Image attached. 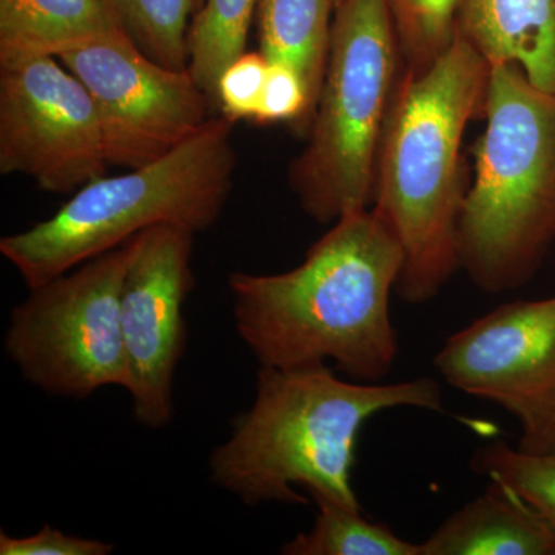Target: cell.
Wrapping results in <instances>:
<instances>
[{"label":"cell","mask_w":555,"mask_h":555,"mask_svg":"<svg viewBox=\"0 0 555 555\" xmlns=\"http://www.w3.org/2000/svg\"><path fill=\"white\" fill-rule=\"evenodd\" d=\"M138 236L38 287L11 312L5 352L22 377L51 396L129 392L120 292Z\"/></svg>","instance_id":"7"},{"label":"cell","mask_w":555,"mask_h":555,"mask_svg":"<svg viewBox=\"0 0 555 555\" xmlns=\"http://www.w3.org/2000/svg\"><path fill=\"white\" fill-rule=\"evenodd\" d=\"M393 408L444 412L436 379L393 385L338 378L334 367L258 369L257 393L210 455V480L246 505H308L324 496L361 509L353 491L358 434Z\"/></svg>","instance_id":"2"},{"label":"cell","mask_w":555,"mask_h":555,"mask_svg":"<svg viewBox=\"0 0 555 555\" xmlns=\"http://www.w3.org/2000/svg\"><path fill=\"white\" fill-rule=\"evenodd\" d=\"M89 90L109 166H147L195 137L217 105L189 68L164 67L124 31L57 57Z\"/></svg>","instance_id":"8"},{"label":"cell","mask_w":555,"mask_h":555,"mask_svg":"<svg viewBox=\"0 0 555 555\" xmlns=\"http://www.w3.org/2000/svg\"><path fill=\"white\" fill-rule=\"evenodd\" d=\"M270 62L261 51L236 57L218 83V108L233 122L255 119L264 90Z\"/></svg>","instance_id":"21"},{"label":"cell","mask_w":555,"mask_h":555,"mask_svg":"<svg viewBox=\"0 0 555 555\" xmlns=\"http://www.w3.org/2000/svg\"><path fill=\"white\" fill-rule=\"evenodd\" d=\"M310 119L308 90L294 68L270 64L255 120L259 124Z\"/></svg>","instance_id":"22"},{"label":"cell","mask_w":555,"mask_h":555,"mask_svg":"<svg viewBox=\"0 0 555 555\" xmlns=\"http://www.w3.org/2000/svg\"><path fill=\"white\" fill-rule=\"evenodd\" d=\"M235 169L233 120L214 116L169 155L94 179L53 217L3 236L0 254L33 288L156 225L206 232L228 204Z\"/></svg>","instance_id":"5"},{"label":"cell","mask_w":555,"mask_h":555,"mask_svg":"<svg viewBox=\"0 0 555 555\" xmlns=\"http://www.w3.org/2000/svg\"><path fill=\"white\" fill-rule=\"evenodd\" d=\"M120 30L164 67L189 65L188 35L193 0H102Z\"/></svg>","instance_id":"18"},{"label":"cell","mask_w":555,"mask_h":555,"mask_svg":"<svg viewBox=\"0 0 555 555\" xmlns=\"http://www.w3.org/2000/svg\"><path fill=\"white\" fill-rule=\"evenodd\" d=\"M409 72H423L454 43L462 0H385Z\"/></svg>","instance_id":"20"},{"label":"cell","mask_w":555,"mask_h":555,"mask_svg":"<svg viewBox=\"0 0 555 555\" xmlns=\"http://www.w3.org/2000/svg\"><path fill=\"white\" fill-rule=\"evenodd\" d=\"M403 251L374 210L347 214L298 268L276 275L233 272L236 332L261 367L335 364L347 378H385L398 356L390 294Z\"/></svg>","instance_id":"1"},{"label":"cell","mask_w":555,"mask_h":555,"mask_svg":"<svg viewBox=\"0 0 555 555\" xmlns=\"http://www.w3.org/2000/svg\"><path fill=\"white\" fill-rule=\"evenodd\" d=\"M118 31L102 0H0V67L57 60Z\"/></svg>","instance_id":"14"},{"label":"cell","mask_w":555,"mask_h":555,"mask_svg":"<svg viewBox=\"0 0 555 555\" xmlns=\"http://www.w3.org/2000/svg\"><path fill=\"white\" fill-rule=\"evenodd\" d=\"M448 385L505 409L521 429L555 398V297L499 306L434 360Z\"/></svg>","instance_id":"11"},{"label":"cell","mask_w":555,"mask_h":555,"mask_svg":"<svg viewBox=\"0 0 555 555\" xmlns=\"http://www.w3.org/2000/svg\"><path fill=\"white\" fill-rule=\"evenodd\" d=\"M203 3H204V0H193V14L196 13V11H198L201 9V7H203Z\"/></svg>","instance_id":"25"},{"label":"cell","mask_w":555,"mask_h":555,"mask_svg":"<svg viewBox=\"0 0 555 555\" xmlns=\"http://www.w3.org/2000/svg\"><path fill=\"white\" fill-rule=\"evenodd\" d=\"M400 54L385 0H343L335 9L310 139L291 169L292 190L318 222L338 221L374 201Z\"/></svg>","instance_id":"6"},{"label":"cell","mask_w":555,"mask_h":555,"mask_svg":"<svg viewBox=\"0 0 555 555\" xmlns=\"http://www.w3.org/2000/svg\"><path fill=\"white\" fill-rule=\"evenodd\" d=\"M258 0H204L188 35L189 72L218 108V83L224 69L246 53Z\"/></svg>","instance_id":"16"},{"label":"cell","mask_w":555,"mask_h":555,"mask_svg":"<svg viewBox=\"0 0 555 555\" xmlns=\"http://www.w3.org/2000/svg\"><path fill=\"white\" fill-rule=\"evenodd\" d=\"M332 2H334L335 9H337V7L339 5V3L343 2V0H332Z\"/></svg>","instance_id":"26"},{"label":"cell","mask_w":555,"mask_h":555,"mask_svg":"<svg viewBox=\"0 0 555 555\" xmlns=\"http://www.w3.org/2000/svg\"><path fill=\"white\" fill-rule=\"evenodd\" d=\"M115 545L96 539L65 534L51 525L36 534L14 537L0 532V554L2 555H108Z\"/></svg>","instance_id":"23"},{"label":"cell","mask_w":555,"mask_h":555,"mask_svg":"<svg viewBox=\"0 0 555 555\" xmlns=\"http://www.w3.org/2000/svg\"><path fill=\"white\" fill-rule=\"evenodd\" d=\"M420 547L422 555H555V537L516 492L489 481Z\"/></svg>","instance_id":"13"},{"label":"cell","mask_w":555,"mask_h":555,"mask_svg":"<svg viewBox=\"0 0 555 555\" xmlns=\"http://www.w3.org/2000/svg\"><path fill=\"white\" fill-rule=\"evenodd\" d=\"M489 65L456 35L423 72L401 76L387 116L372 210L403 251L398 297L425 305L460 264L459 222L465 189L462 142L485 109Z\"/></svg>","instance_id":"3"},{"label":"cell","mask_w":555,"mask_h":555,"mask_svg":"<svg viewBox=\"0 0 555 555\" xmlns=\"http://www.w3.org/2000/svg\"><path fill=\"white\" fill-rule=\"evenodd\" d=\"M459 35L489 68L516 65L555 94V0H462Z\"/></svg>","instance_id":"12"},{"label":"cell","mask_w":555,"mask_h":555,"mask_svg":"<svg viewBox=\"0 0 555 555\" xmlns=\"http://www.w3.org/2000/svg\"><path fill=\"white\" fill-rule=\"evenodd\" d=\"M518 449L534 454H554L555 452V398L542 415L531 425L521 429Z\"/></svg>","instance_id":"24"},{"label":"cell","mask_w":555,"mask_h":555,"mask_svg":"<svg viewBox=\"0 0 555 555\" xmlns=\"http://www.w3.org/2000/svg\"><path fill=\"white\" fill-rule=\"evenodd\" d=\"M470 466L478 476L506 486L543 518L555 537V452L534 454L492 441L477 449Z\"/></svg>","instance_id":"19"},{"label":"cell","mask_w":555,"mask_h":555,"mask_svg":"<svg viewBox=\"0 0 555 555\" xmlns=\"http://www.w3.org/2000/svg\"><path fill=\"white\" fill-rule=\"evenodd\" d=\"M196 233L156 225L138 235L120 292V327L129 360V396L139 425L163 429L173 420V379L184 356V305L195 287Z\"/></svg>","instance_id":"10"},{"label":"cell","mask_w":555,"mask_h":555,"mask_svg":"<svg viewBox=\"0 0 555 555\" xmlns=\"http://www.w3.org/2000/svg\"><path fill=\"white\" fill-rule=\"evenodd\" d=\"M108 166L93 98L60 60L0 67V173L67 195L105 177Z\"/></svg>","instance_id":"9"},{"label":"cell","mask_w":555,"mask_h":555,"mask_svg":"<svg viewBox=\"0 0 555 555\" xmlns=\"http://www.w3.org/2000/svg\"><path fill=\"white\" fill-rule=\"evenodd\" d=\"M485 115L460 214V264L500 294L526 283L555 238V94L516 65L491 67Z\"/></svg>","instance_id":"4"},{"label":"cell","mask_w":555,"mask_h":555,"mask_svg":"<svg viewBox=\"0 0 555 555\" xmlns=\"http://www.w3.org/2000/svg\"><path fill=\"white\" fill-rule=\"evenodd\" d=\"M318 516L308 532L281 547L286 555H422V547L375 524L361 509L315 496Z\"/></svg>","instance_id":"17"},{"label":"cell","mask_w":555,"mask_h":555,"mask_svg":"<svg viewBox=\"0 0 555 555\" xmlns=\"http://www.w3.org/2000/svg\"><path fill=\"white\" fill-rule=\"evenodd\" d=\"M332 0H258L259 51L270 64L294 68L308 90L310 119L326 73Z\"/></svg>","instance_id":"15"}]
</instances>
